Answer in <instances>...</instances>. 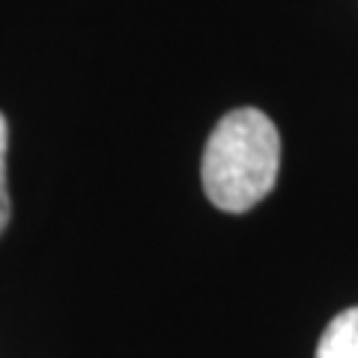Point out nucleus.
<instances>
[{
  "instance_id": "nucleus-2",
  "label": "nucleus",
  "mask_w": 358,
  "mask_h": 358,
  "mask_svg": "<svg viewBox=\"0 0 358 358\" xmlns=\"http://www.w3.org/2000/svg\"><path fill=\"white\" fill-rule=\"evenodd\" d=\"M317 358H358V308L338 313L320 338Z\"/></svg>"
},
{
  "instance_id": "nucleus-3",
  "label": "nucleus",
  "mask_w": 358,
  "mask_h": 358,
  "mask_svg": "<svg viewBox=\"0 0 358 358\" xmlns=\"http://www.w3.org/2000/svg\"><path fill=\"white\" fill-rule=\"evenodd\" d=\"M6 147H9V122L0 110V236L9 227L13 203H9V188H6Z\"/></svg>"
},
{
  "instance_id": "nucleus-1",
  "label": "nucleus",
  "mask_w": 358,
  "mask_h": 358,
  "mask_svg": "<svg viewBox=\"0 0 358 358\" xmlns=\"http://www.w3.org/2000/svg\"><path fill=\"white\" fill-rule=\"evenodd\" d=\"M281 171V134L257 108H236L212 129L200 176L212 206L221 212L254 209L272 192Z\"/></svg>"
}]
</instances>
